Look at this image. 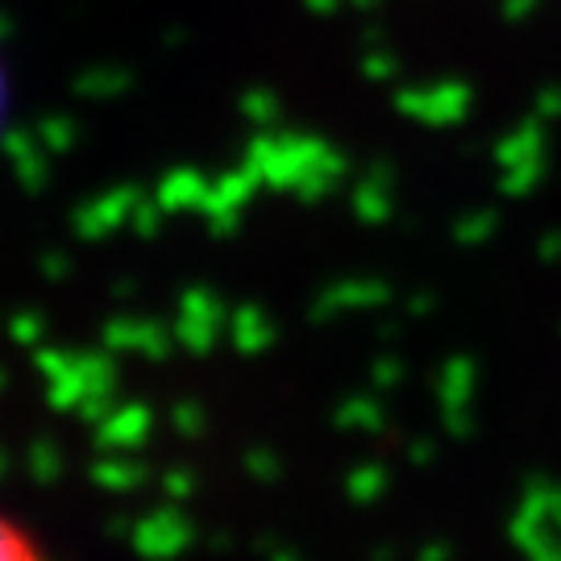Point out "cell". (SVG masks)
I'll return each mask as SVG.
<instances>
[{
  "instance_id": "cell-1",
  "label": "cell",
  "mask_w": 561,
  "mask_h": 561,
  "mask_svg": "<svg viewBox=\"0 0 561 561\" xmlns=\"http://www.w3.org/2000/svg\"><path fill=\"white\" fill-rule=\"evenodd\" d=\"M0 561H50L38 537L4 507H0Z\"/></svg>"
},
{
  "instance_id": "cell-2",
  "label": "cell",
  "mask_w": 561,
  "mask_h": 561,
  "mask_svg": "<svg viewBox=\"0 0 561 561\" xmlns=\"http://www.w3.org/2000/svg\"><path fill=\"white\" fill-rule=\"evenodd\" d=\"M4 108H9V83H4V62H0V125H4Z\"/></svg>"
}]
</instances>
